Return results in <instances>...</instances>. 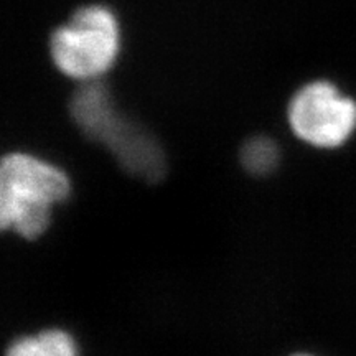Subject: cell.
I'll use <instances>...</instances> for the list:
<instances>
[{
    "mask_svg": "<svg viewBox=\"0 0 356 356\" xmlns=\"http://www.w3.org/2000/svg\"><path fill=\"white\" fill-rule=\"evenodd\" d=\"M70 191V178L60 167L30 154H8L0 167V225L22 238H38L50 226L53 207Z\"/></svg>",
    "mask_w": 356,
    "mask_h": 356,
    "instance_id": "obj_1",
    "label": "cell"
},
{
    "mask_svg": "<svg viewBox=\"0 0 356 356\" xmlns=\"http://www.w3.org/2000/svg\"><path fill=\"white\" fill-rule=\"evenodd\" d=\"M121 48L118 19L102 6L83 7L50 40L53 63L66 76L91 81L114 65Z\"/></svg>",
    "mask_w": 356,
    "mask_h": 356,
    "instance_id": "obj_2",
    "label": "cell"
},
{
    "mask_svg": "<svg viewBox=\"0 0 356 356\" xmlns=\"http://www.w3.org/2000/svg\"><path fill=\"white\" fill-rule=\"evenodd\" d=\"M293 134L318 149H340L356 132V101L327 79L307 83L289 102Z\"/></svg>",
    "mask_w": 356,
    "mask_h": 356,
    "instance_id": "obj_3",
    "label": "cell"
},
{
    "mask_svg": "<svg viewBox=\"0 0 356 356\" xmlns=\"http://www.w3.org/2000/svg\"><path fill=\"white\" fill-rule=\"evenodd\" d=\"M118 159L124 170L147 181H157L165 173V155L150 132L129 121L119 119L104 144Z\"/></svg>",
    "mask_w": 356,
    "mask_h": 356,
    "instance_id": "obj_4",
    "label": "cell"
},
{
    "mask_svg": "<svg viewBox=\"0 0 356 356\" xmlns=\"http://www.w3.org/2000/svg\"><path fill=\"white\" fill-rule=\"evenodd\" d=\"M70 113L83 136L97 144L104 142L114 124L121 119V114L115 111L111 101L109 91L104 84L95 79L86 81L84 86L74 92L70 104Z\"/></svg>",
    "mask_w": 356,
    "mask_h": 356,
    "instance_id": "obj_5",
    "label": "cell"
},
{
    "mask_svg": "<svg viewBox=\"0 0 356 356\" xmlns=\"http://www.w3.org/2000/svg\"><path fill=\"white\" fill-rule=\"evenodd\" d=\"M6 356H78V346L68 332L50 328L17 338L8 346Z\"/></svg>",
    "mask_w": 356,
    "mask_h": 356,
    "instance_id": "obj_6",
    "label": "cell"
},
{
    "mask_svg": "<svg viewBox=\"0 0 356 356\" xmlns=\"http://www.w3.org/2000/svg\"><path fill=\"white\" fill-rule=\"evenodd\" d=\"M279 145L269 137H252L241 149V163L249 173L264 177L273 173L279 165Z\"/></svg>",
    "mask_w": 356,
    "mask_h": 356,
    "instance_id": "obj_7",
    "label": "cell"
},
{
    "mask_svg": "<svg viewBox=\"0 0 356 356\" xmlns=\"http://www.w3.org/2000/svg\"><path fill=\"white\" fill-rule=\"evenodd\" d=\"M292 356H314V355H307V353H299V355H292Z\"/></svg>",
    "mask_w": 356,
    "mask_h": 356,
    "instance_id": "obj_8",
    "label": "cell"
}]
</instances>
